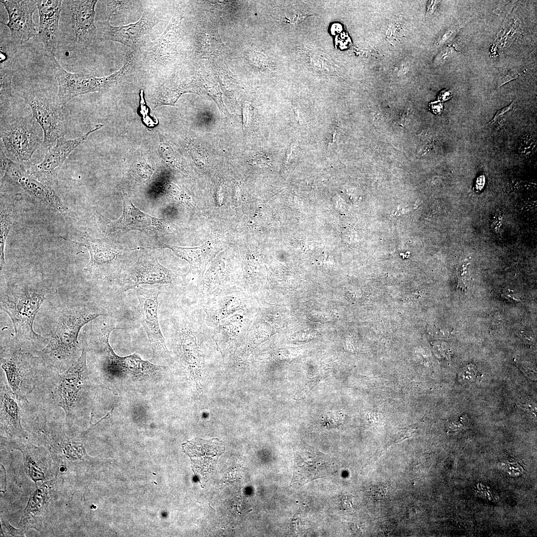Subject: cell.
Returning a JSON list of instances; mask_svg holds the SVG:
<instances>
[{
	"label": "cell",
	"instance_id": "14",
	"mask_svg": "<svg viewBox=\"0 0 537 537\" xmlns=\"http://www.w3.org/2000/svg\"><path fill=\"white\" fill-rule=\"evenodd\" d=\"M8 16L7 23H1L10 31V42L14 45H21L37 36L38 29L32 19L37 6L36 0H1Z\"/></svg>",
	"mask_w": 537,
	"mask_h": 537
},
{
	"label": "cell",
	"instance_id": "7",
	"mask_svg": "<svg viewBox=\"0 0 537 537\" xmlns=\"http://www.w3.org/2000/svg\"><path fill=\"white\" fill-rule=\"evenodd\" d=\"M23 95L25 103L31 108L32 117L43 131L44 145L51 147L66 133L63 106L59 104L57 97L40 88L31 86Z\"/></svg>",
	"mask_w": 537,
	"mask_h": 537
},
{
	"label": "cell",
	"instance_id": "10",
	"mask_svg": "<svg viewBox=\"0 0 537 537\" xmlns=\"http://www.w3.org/2000/svg\"><path fill=\"white\" fill-rule=\"evenodd\" d=\"M0 169L3 179L15 182L30 195L57 209L65 211L66 207L51 186L32 175L24 166L8 158L0 149Z\"/></svg>",
	"mask_w": 537,
	"mask_h": 537
},
{
	"label": "cell",
	"instance_id": "30",
	"mask_svg": "<svg viewBox=\"0 0 537 537\" xmlns=\"http://www.w3.org/2000/svg\"><path fill=\"white\" fill-rule=\"evenodd\" d=\"M343 414L338 412H329L323 416V423L327 427H334L342 424L343 421Z\"/></svg>",
	"mask_w": 537,
	"mask_h": 537
},
{
	"label": "cell",
	"instance_id": "25",
	"mask_svg": "<svg viewBox=\"0 0 537 537\" xmlns=\"http://www.w3.org/2000/svg\"><path fill=\"white\" fill-rule=\"evenodd\" d=\"M12 224V220L10 214V212L8 211L7 209L4 208L3 206H1L0 210V269L2 270V268L5 265L4 255V248L5 242L8 235V234L10 231Z\"/></svg>",
	"mask_w": 537,
	"mask_h": 537
},
{
	"label": "cell",
	"instance_id": "34",
	"mask_svg": "<svg viewBox=\"0 0 537 537\" xmlns=\"http://www.w3.org/2000/svg\"><path fill=\"white\" fill-rule=\"evenodd\" d=\"M501 294L503 297L506 298L510 301H519L518 298L516 296L513 291L511 290H503Z\"/></svg>",
	"mask_w": 537,
	"mask_h": 537
},
{
	"label": "cell",
	"instance_id": "1",
	"mask_svg": "<svg viewBox=\"0 0 537 537\" xmlns=\"http://www.w3.org/2000/svg\"><path fill=\"white\" fill-rule=\"evenodd\" d=\"M102 315L99 310L87 306L74 307L62 312L53 325L47 344L33 353L51 371H65L81 355L83 345L78 341L81 329Z\"/></svg>",
	"mask_w": 537,
	"mask_h": 537
},
{
	"label": "cell",
	"instance_id": "2",
	"mask_svg": "<svg viewBox=\"0 0 537 537\" xmlns=\"http://www.w3.org/2000/svg\"><path fill=\"white\" fill-rule=\"evenodd\" d=\"M82 343V352L78 360L65 371L49 377L35 390L43 391L48 405L63 409L65 423L69 427L83 415L91 389L85 338Z\"/></svg>",
	"mask_w": 537,
	"mask_h": 537
},
{
	"label": "cell",
	"instance_id": "33",
	"mask_svg": "<svg viewBox=\"0 0 537 537\" xmlns=\"http://www.w3.org/2000/svg\"><path fill=\"white\" fill-rule=\"evenodd\" d=\"M1 526L3 527L4 532L7 534L12 536H24L23 531L22 530H17L12 527L6 521L3 519L1 520Z\"/></svg>",
	"mask_w": 537,
	"mask_h": 537
},
{
	"label": "cell",
	"instance_id": "28",
	"mask_svg": "<svg viewBox=\"0 0 537 537\" xmlns=\"http://www.w3.org/2000/svg\"><path fill=\"white\" fill-rule=\"evenodd\" d=\"M456 52L454 47L450 46L443 47L435 57L433 63L435 66L443 64L451 58Z\"/></svg>",
	"mask_w": 537,
	"mask_h": 537
},
{
	"label": "cell",
	"instance_id": "19",
	"mask_svg": "<svg viewBox=\"0 0 537 537\" xmlns=\"http://www.w3.org/2000/svg\"><path fill=\"white\" fill-rule=\"evenodd\" d=\"M60 484L61 480L57 479L46 481L37 488L23 511L19 524L20 527L37 530L41 528Z\"/></svg>",
	"mask_w": 537,
	"mask_h": 537
},
{
	"label": "cell",
	"instance_id": "4",
	"mask_svg": "<svg viewBox=\"0 0 537 537\" xmlns=\"http://www.w3.org/2000/svg\"><path fill=\"white\" fill-rule=\"evenodd\" d=\"M0 363L9 386L20 402H28L30 395L55 373L33 353L23 352L13 344L1 348Z\"/></svg>",
	"mask_w": 537,
	"mask_h": 537
},
{
	"label": "cell",
	"instance_id": "9",
	"mask_svg": "<svg viewBox=\"0 0 537 537\" xmlns=\"http://www.w3.org/2000/svg\"><path fill=\"white\" fill-rule=\"evenodd\" d=\"M77 245L87 248L90 260L84 271L97 278H110L120 264L121 250L107 239H95L86 233L80 242L65 239Z\"/></svg>",
	"mask_w": 537,
	"mask_h": 537
},
{
	"label": "cell",
	"instance_id": "3",
	"mask_svg": "<svg viewBox=\"0 0 537 537\" xmlns=\"http://www.w3.org/2000/svg\"><path fill=\"white\" fill-rule=\"evenodd\" d=\"M45 293L38 288L6 286L0 291V309L11 319L15 332L12 343L21 347L28 342L35 348L45 347L49 342L33 330V323Z\"/></svg>",
	"mask_w": 537,
	"mask_h": 537
},
{
	"label": "cell",
	"instance_id": "27",
	"mask_svg": "<svg viewBox=\"0 0 537 537\" xmlns=\"http://www.w3.org/2000/svg\"><path fill=\"white\" fill-rule=\"evenodd\" d=\"M467 20L451 27L441 36L436 43L437 46L442 45L449 42L456 35L459 30L467 23Z\"/></svg>",
	"mask_w": 537,
	"mask_h": 537
},
{
	"label": "cell",
	"instance_id": "20",
	"mask_svg": "<svg viewBox=\"0 0 537 537\" xmlns=\"http://www.w3.org/2000/svg\"><path fill=\"white\" fill-rule=\"evenodd\" d=\"M1 444L5 447L21 451L24 459L25 471L36 483L37 481L45 480L51 477L48 461L49 451L42 447H37L24 440L7 439L1 436Z\"/></svg>",
	"mask_w": 537,
	"mask_h": 537
},
{
	"label": "cell",
	"instance_id": "12",
	"mask_svg": "<svg viewBox=\"0 0 537 537\" xmlns=\"http://www.w3.org/2000/svg\"><path fill=\"white\" fill-rule=\"evenodd\" d=\"M123 210L121 217L110 222L107 234L136 230L146 233H170L171 226L162 219L152 217L136 207L129 199L126 193H121Z\"/></svg>",
	"mask_w": 537,
	"mask_h": 537
},
{
	"label": "cell",
	"instance_id": "5",
	"mask_svg": "<svg viewBox=\"0 0 537 537\" xmlns=\"http://www.w3.org/2000/svg\"><path fill=\"white\" fill-rule=\"evenodd\" d=\"M119 328L105 326L101 328L88 344L87 350L97 356V370L102 382L110 389L114 379L121 371L138 379L150 377L163 370V366L156 365L141 359L138 354H133L120 357L113 351L109 342L111 332Z\"/></svg>",
	"mask_w": 537,
	"mask_h": 537
},
{
	"label": "cell",
	"instance_id": "11",
	"mask_svg": "<svg viewBox=\"0 0 537 537\" xmlns=\"http://www.w3.org/2000/svg\"><path fill=\"white\" fill-rule=\"evenodd\" d=\"M103 126L102 124H96L82 136L75 139L68 140L64 137L58 139L55 144L49 148L42 161L30 165L28 172L45 183L53 185L57 182L59 172L69 155L86 141L91 133Z\"/></svg>",
	"mask_w": 537,
	"mask_h": 537
},
{
	"label": "cell",
	"instance_id": "18",
	"mask_svg": "<svg viewBox=\"0 0 537 537\" xmlns=\"http://www.w3.org/2000/svg\"><path fill=\"white\" fill-rule=\"evenodd\" d=\"M175 278L173 271L163 266L153 256H141L130 268L124 281V291L144 284H166Z\"/></svg>",
	"mask_w": 537,
	"mask_h": 537
},
{
	"label": "cell",
	"instance_id": "21",
	"mask_svg": "<svg viewBox=\"0 0 537 537\" xmlns=\"http://www.w3.org/2000/svg\"><path fill=\"white\" fill-rule=\"evenodd\" d=\"M39 15L38 37L49 56L55 55L63 0H36Z\"/></svg>",
	"mask_w": 537,
	"mask_h": 537
},
{
	"label": "cell",
	"instance_id": "15",
	"mask_svg": "<svg viewBox=\"0 0 537 537\" xmlns=\"http://www.w3.org/2000/svg\"><path fill=\"white\" fill-rule=\"evenodd\" d=\"M69 6L74 33L73 49L85 50L94 41L97 29L94 24L95 7L97 0H65Z\"/></svg>",
	"mask_w": 537,
	"mask_h": 537
},
{
	"label": "cell",
	"instance_id": "31",
	"mask_svg": "<svg viewBox=\"0 0 537 537\" xmlns=\"http://www.w3.org/2000/svg\"><path fill=\"white\" fill-rule=\"evenodd\" d=\"M479 374L477 367L474 365L470 364L462 368L460 376L463 380L471 382L476 379Z\"/></svg>",
	"mask_w": 537,
	"mask_h": 537
},
{
	"label": "cell",
	"instance_id": "26",
	"mask_svg": "<svg viewBox=\"0 0 537 537\" xmlns=\"http://www.w3.org/2000/svg\"><path fill=\"white\" fill-rule=\"evenodd\" d=\"M12 74L11 69L0 68V109L8 103L11 97V81Z\"/></svg>",
	"mask_w": 537,
	"mask_h": 537
},
{
	"label": "cell",
	"instance_id": "35",
	"mask_svg": "<svg viewBox=\"0 0 537 537\" xmlns=\"http://www.w3.org/2000/svg\"><path fill=\"white\" fill-rule=\"evenodd\" d=\"M437 2V1H431L430 4L428 6L427 13L430 14L434 11Z\"/></svg>",
	"mask_w": 537,
	"mask_h": 537
},
{
	"label": "cell",
	"instance_id": "23",
	"mask_svg": "<svg viewBox=\"0 0 537 537\" xmlns=\"http://www.w3.org/2000/svg\"><path fill=\"white\" fill-rule=\"evenodd\" d=\"M153 24L154 22L145 13L137 22L124 26H113L108 20L99 24L97 34L102 39L132 46L138 42Z\"/></svg>",
	"mask_w": 537,
	"mask_h": 537
},
{
	"label": "cell",
	"instance_id": "24",
	"mask_svg": "<svg viewBox=\"0 0 537 537\" xmlns=\"http://www.w3.org/2000/svg\"><path fill=\"white\" fill-rule=\"evenodd\" d=\"M160 247L171 249L177 256L186 260L192 268L197 267L201 263L203 252L200 248H182L166 244Z\"/></svg>",
	"mask_w": 537,
	"mask_h": 537
},
{
	"label": "cell",
	"instance_id": "6",
	"mask_svg": "<svg viewBox=\"0 0 537 537\" xmlns=\"http://www.w3.org/2000/svg\"><path fill=\"white\" fill-rule=\"evenodd\" d=\"M53 73L58 84L57 99L64 106L72 98L80 95L107 90L116 85L131 65L132 55L125 59L123 66L117 72L107 76L97 78L90 74L72 73L65 70L56 59L50 55Z\"/></svg>",
	"mask_w": 537,
	"mask_h": 537
},
{
	"label": "cell",
	"instance_id": "16",
	"mask_svg": "<svg viewBox=\"0 0 537 537\" xmlns=\"http://www.w3.org/2000/svg\"><path fill=\"white\" fill-rule=\"evenodd\" d=\"M331 472V461L323 453L311 448L294 450V469L290 486L299 488Z\"/></svg>",
	"mask_w": 537,
	"mask_h": 537
},
{
	"label": "cell",
	"instance_id": "17",
	"mask_svg": "<svg viewBox=\"0 0 537 537\" xmlns=\"http://www.w3.org/2000/svg\"><path fill=\"white\" fill-rule=\"evenodd\" d=\"M3 375H0V430L5 438L17 440L28 438L21 424L22 409L19 400Z\"/></svg>",
	"mask_w": 537,
	"mask_h": 537
},
{
	"label": "cell",
	"instance_id": "13",
	"mask_svg": "<svg viewBox=\"0 0 537 537\" xmlns=\"http://www.w3.org/2000/svg\"><path fill=\"white\" fill-rule=\"evenodd\" d=\"M139 303V312L142 325L155 354L161 357L169 355L165 340L160 329L158 318V288H135Z\"/></svg>",
	"mask_w": 537,
	"mask_h": 537
},
{
	"label": "cell",
	"instance_id": "29",
	"mask_svg": "<svg viewBox=\"0 0 537 537\" xmlns=\"http://www.w3.org/2000/svg\"><path fill=\"white\" fill-rule=\"evenodd\" d=\"M514 102H513L508 106L499 110L495 114L494 117L489 122V124H503L509 116L514 108Z\"/></svg>",
	"mask_w": 537,
	"mask_h": 537
},
{
	"label": "cell",
	"instance_id": "32",
	"mask_svg": "<svg viewBox=\"0 0 537 537\" xmlns=\"http://www.w3.org/2000/svg\"><path fill=\"white\" fill-rule=\"evenodd\" d=\"M523 74L517 69H514L509 71L506 74L500 77L498 81L497 87L500 88L506 83L517 79Z\"/></svg>",
	"mask_w": 537,
	"mask_h": 537
},
{
	"label": "cell",
	"instance_id": "8",
	"mask_svg": "<svg viewBox=\"0 0 537 537\" xmlns=\"http://www.w3.org/2000/svg\"><path fill=\"white\" fill-rule=\"evenodd\" d=\"M32 117L16 118L0 123V138L6 156L14 162L31 163L33 154L43 142L42 131Z\"/></svg>",
	"mask_w": 537,
	"mask_h": 537
},
{
	"label": "cell",
	"instance_id": "22",
	"mask_svg": "<svg viewBox=\"0 0 537 537\" xmlns=\"http://www.w3.org/2000/svg\"><path fill=\"white\" fill-rule=\"evenodd\" d=\"M182 446L191 460L194 472L202 476L213 469L217 458L224 450L222 443L214 439H194Z\"/></svg>",
	"mask_w": 537,
	"mask_h": 537
}]
</instances>
